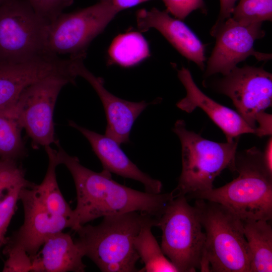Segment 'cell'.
Instances as JSON below:
<instances>
[{"label": "cell", "mask_w": 272, "mask_h": 272, "mask_svg": "<svg viewBox=\"0 0 272 272\" xmlns=\"http://www.w3.org/2000/svg\"><path fill=\"white\" fill-rule=\"evenodd\" d=\"M261 25L262 23H241L230 17L214 26L211 35L216 37V44L207 61L205 76L218 73L227 75L250 56L258 61L270 59L271 54L257 51L254 48L255 41L265 35Z\"/></svg>", "instance_id": "cell-10"}, {"label": "cell", "mask_w": 272, "mask_h": 272, "mask_svg": "<svg viewBox=\"0 0 272 272\" xmlns=\"http://www.w3.org/2000/svg\"><path fill=\"white\" fill-rule=\"evenodd\" d=\"M194 206L206 234L201 271L250 272L251 255L242 220L215 202L196 199Z\"/></svg>", "instance_id": "cell-4"}, {"label": "cell", "mask_w": 272, "mask_h": 272, "mask_svg": "<svg viewBox=\"0 0 272 272\" xmlns=\"http://www.w3.org/2000/svg\"><path fill=\"white\" fill-rule=\"evenodd\" d=\"M166 11L180 20H184L192 11L205 9L203 0H162Z\"/></svg>", "instance_id": "cell-29"}, {"label": "cell", "mask_w": 272, "mask_h": 272, "mask_svg": "<svg viewBox=\"0 0 272 272\" xmlns=\"http://www.w3.org/2000/svg\"><path fill=\"white\" fill-rule=\"evenodd\" d=\"M100 1H106V0H100Z\"/></svg>", "instance_id": "cell-35"}, {"label": "cell", "mask_w": 272, "mask_h": 272, "mask_svg": "<svg viewBox=\"0 0 272 272\" xmlns=\"http://www.w3.org/2000/svg\"><path fill=\"white\" fill-rule=\"evenodd\" d=\"M110 0L70 13H61L47 27L46 50L52 54L86 56L91 41L118 13Z\"/></svg>", "instance_id": "cell-7"}, {"label": "cell", "mask_w": 272, "mask_h": 272, "mask_svg": "<svg viewBox=\"0 0 272 272\" xmlns=\"http://www.w3.org/2000/svg\"><path fill=\"white\" fill-rule=\"evenodd\" d=\"M238 0H220V11L217 21L214 26L218 25L231 17L233 10Z\"/></svg>", "instance_id": "cell-31"}, {"label": "cell", "mask_w": 272, "mask_h": 272, "mask_svg": "<svg viewBox=\"0 0 272 272\" xmlns=\"http://www.w3.org/2000/svg\"><path fill=\"white\" fill-rule=\"evenodd\" d=\"M4 254L7 256L3 271L28 272L32 270V259L22 248L5 245Z\"/></svg>", "instance_id": "cell-27"}, {"label": "cell", "mask_w": 272, "mask_h": 272, "mask_svg": "<svg viewBox=\"0 0 272 272\" xmlns=\"http://www.w3.org/2000/svg\"><path fill=\"white\" fill-rule=\"evenodd\" d=\"M44 148L48 157L47 169L42 182L35 184L34 189L39 200L49 214L70 219L73 224V210L63 196L56 180V168L59 165L56 158V150L50 146Z\"/></svg>", "instance_id": "cell-20"}, {"label": "cell", "mask_w": 272, "mask_h": 272, "mask_svg": "<svg viewBox=\"0 0 272 272\" xmlns=\"http://www.w3.org/2000/svg\"><path fill=\"white\" fill-rule=\"evenodd\" d=\"M34 184L17 185L9 190L0 201V248L6 242L5 235L15 214L21 190L24 187H32Z\"/></svg>", "instance_id": "cell-26"}, {"label": "cell", "mask_w": 272, "mask_h": 272, "mask_svg": "<svg viewBox=\"0 0 272 272\" xmlns=\"http://www.w3.org/2000/svg\"><path fill=\"white\" fill-rule=\"evenodd\" d=\"M71 83L58 76L46 78L25 89L14 104L17 116L34 149L57 145L53 123L55 103L61 89Z\"/></svg>", "instance_id": "cell-9"}, {"label": "cell", "mask_w": 272, "mask_h": 272, "mask_svg": "<svg viewBox=\"0 0 272 272\" xmlns=\"http://www.w3.org/2000/svg\"><path fill=\"white\" fill-rule=\"evenodd\" d=\"M115 8L120 11L150 0H110Z\"/></svg>", "instance_id": "cell-33"}, {"label": "cell", "mask_w": 272, "mask_h": 272, "mask_svg": "<svg viewBox=\"0 0 272 272\" xmlns=\"http://www.w3.org/2000/svg\"><path fill=\"white\" fill-rule=\"evenodd\" d=\"M136 17L141 31L156 29L182 55L204 70L205 46L182 20L171 17L167 11L155 8L140 10Z\"/></svg>", "instance_id": "cell-16"}, {"label": "cell", "mask_w": 272, "mask_h": 272, "mask_svg": "<svg viewBox=\"0 0 272 272\" xmlns=\"http://www.w3.org/2000/svg\"><path fill=\"white\" fill-rule=\"evenodd\" d=\"M256 124L258 126L255 129L254 134L259 137L271 136L272 134V115L265 111L258 113L255 118Z\"/></svg>", "instance_id": "cell-30"}, {"label": "cell", "mask_w": 272, "mask_h": 272, "mask_svg": "<svg viewBox=\"0 0 272 272\" xmlns=\"http://www.w3.org/2000/svg\"><path fill=\"white\" fill-rule=\"evenodd\" d=\"M181 146L182 171L174 197L186 196L213 188L215 178L226 168L233 170L238 140L218 143L188 130L183 119L173 128Z\"/></svg>", "instance_id": "cell-5"}, {"label": "cell", "mask_w": 272, "mask_h": 272, "mask_svg": "<svg viewBox=\"0 0 272 272\" xmlns=\"http://www.w3.org/2000/svg\"><path fill=\"white\" fill-rule=\"evenodd\" d=\"M48 24L28 0H8L0 6V61H20L48 53Z\"/></svg>", "instance_id": "cell-8"}, {"label": "cell", "mask_w": 272, "mask_h": 272, "mask_svg": "<svg viewBox=\"0 0 272 272\" xmlns=\"http://www.w3.org/2000/svg\"><path fill=\"white\" fill-rule=\"evenodd\" d=\"M216 87L231 99L237 112L254 129L257 114L271 106L272 75L262 67L236 66L218 81Z\"/></svg>", "instance_id": "cell-11"}, {"label": "cell", "mask_w": 272, "mask_h": 272, "mask_svg": "<svg viewBox=\"0 0 272 272\" xmlns=\"http://www.w3.org/2000/svg\"><path fill=\"white\" fill-rule=\"evenodd\" d=\"M178 77L186 90V96L176 104L187 113L200 108L222 130L227 142H231L244 133H254L239 113L211 99L204 94L194 82L189 70L184 67L177 70Z\"/></svg>", "instance_id": "cell-15"}, {"label": "cell", "mask_w": 272, "mask_h": 272, "mask_svg": "<svg viewBox=\"0 0 272 272\" xmlns=\"http://www.w3.org/2000/svg\"><path fill=\"white\" fill-rule=\"evenodd\" d=\"M22 129L14 105L0 108V159L18 161L26 156Z\"/></svg>", "instance_id": "cell-22"}, {"label": "cell", "mask_w": 272, "mask_h": 272, "mask_svg": "<svg viewBox=\"0 0 272 272\" xmlns=\"http://www.w3.org/2000/svg\"><path fill=\"white\" fill-rule=\"evenodd\" d=\"M34 186L21 190L19 200L23 206L24 223L6 239L4 244L23 248L31 258L38 252L49 236L67 228L72 229L73 226L70 219L53 216L47 211L38 198Z\"/></svg>", "instance_id": "cell-13"}, {"label": "cell", "mask_w": 272, "mask_h": 272, "mask_svg": "<svg viewBox=\"0 0 272 272\" xmlns=\"http://www.w3.org/2000/svg\"><path fill=\"white\" fill-rule=\"evenodd\" d=\"M71 70L74 75L85 79L95 90L101 100L105 112L107 125L105 134L119 144H127L133 123L141 113L152 102H139L121 99L109 92L104 81L96 77L85 66L83 57L71 58Z\"/></svg>", "instance_id": "cell-14"}, {"label": "cell", "mask_w": 272, "mask_h": 272, "mask_svg": "<svg viewBox=\"0 0 272 272\" xmlns=\"http://www.w3.org/2000/svg\"><path fill=\"white\" fill-rule=\"evenodd\" d=\"M42 248L32 259L34 272H83L86 265L79 247L68 233L57 232L49 236Z\"/></svg>", "instance_id": "cell-18"}, {"label": "cell", "mask_w": 272, "mask_h": 272, "mask_svg": "<svg viewBox=\"0 0 272 272\" xmlns=\"http://www.w3.org/2000/svg\"><path fill=\"white\" fill-rule=\"evenodd\" d=\"M18 161L0 159V201L9 190L20 184L32 185Z\"/></svg>", "instance_id": "cell-25"}, {"label": "cell", "mask_w": 272, "mask_h": 272, "mask_svg": "<svg viewBox=\"0 0 272 272\" xmlns=\"http://www.w3.org/2000/svg\"><path fill=\"white\" fill-rule=\"evenodd\" d=\"M112 61L123 67L133 66L148 57V44L138 32L120 34L115 38L108 49Z\"/></svg>", "instance_id": "cell-23"}, {"label": "cell", "mask_w": 272, "mask_h": 272, "mask_svg": "<svg viewBox=\"0 0 272 272\" xmlns=\"http://www.w3.org/2000/svg\"><path fill=\"white\" fill-rule=\"evenodd\" d=\"M149 216L131 212L104 216L97 225L79 227L75 242L84 256L91 259L101 271H139L136 264L140 257L133 241Z\"/></svg>", "instance_id": "cell-3"}, {"label": "cell", "mask_w": 272, "mask_h": 272, "mask_svg": "<svg viewBox=\"0 0 272 272\" xmlns=\"http://www.w3.org/2000/svg\"><path fill=\"white\" fill-rule=\"evenodd\" d=\"M158 219L149 216L133 241L134 248L145 266L139 271L178 272L177 268L163 253L151 229L157 226Z\"/></svg>", "instance_id": "cell-21"}, {"label": "cell", "mask_w": 272, "mask_h": 272, "mask_svg": "<svg viewBox=\"0 0 272 272\" xmlns=\"http://www.w3.org/2000/svg\"><path fill=\"white\" fill-rule=\"evenodd\" d=\"M71 64L70 57L49 53L20 61H0V108L14 105L25 89L48 77H62L75 84Z\"/></svg>", "instance_id": "cell-12"}, {"label": "cell", "mask_w": 272, "mask_h": 272, "mask_svg": "<svg viewBox=\"0 0 272 272\" xmlns=\"http://www.w3.org/2000/svg\"><path fill=\"white\" fill-rule=\"evenodd\" d=\"M251 255L250 272L272 271V228L267 221L242 220Z\"/></svg>", "instance_id": "cell-19"}, {"label": "cell", "mask_w": 272, "mask_h": 272, "mask_svg": "<svg viewBox=\"0 0 272 272\" xmlns=\"http://www.w3.org/2000/svg\"><path fill=\"white\" fill-rule=\"evenodd\" d=\"M264 164L268 171L272 174V139L269 138L262 153Z\"/></svg>", "instance_id": "cell-32"}, {"label": "cell", "mask_w": 272, "mask_h": 272, "mask_svg": "<svg viewBox=\"0 0 272 272\" xmlns=\"http://www.w3.org/2000/svg\"><path fill=\"white\" fill-rule=\"evenodd\" d=\"M36 12L49 24L73 3V0H28Z\"/></svg>", "instance_id": "cell-28"}, {"label": "cell", "mask_w": 272, "mask_h": 272, "mask_svg": "<svg viewBox=\"0 0 272 272\" xmlns=\"http://www.w3.org/2000/svg\"><path fill=\"white\" fill-rule=\"evenodd\" d=\"M231 17L245 24L271 21L272 0H239Z\"/></svg>", "instance_id": "cell-24"}, {"label": "cell", "mask_w": 272, "mask_h": 272, "mask_svg": "<svg viewBox=\"0 0 272 272\" xmlns=\"http://www.w3.org/2000/svg\"><path fill=\"white\" fill-rule=\"evenodd\" d=\"M70 126L79 131L89 141L93 151L100 160L103 169L111 173L141 182L147 192H161L162 182L141 170L122 151L119 144L105 134H101L69 121Z\"/></svg>", "instance_id": "cell-17"}, {"label": "cell", "mask_w": 272, "mask_h": 272, "mask_svg": "<svg viewBox=\"0 0 272 272\" xmlns=\"http://www.w3.org/2000/svg\"><path fill=\"white\" fill-rule=\"evenodd\" d=\"M8 0H0V6H1L2 4H3L4 3L7 2Z\"/></svg>", "instance_id": "cell-34"}, {"label": "cell", "mask_w": 272, "mask_h": 272, "mask_svg": "<svg viewBox=\"0 0 272 272\" xmlns=\"http://www.w3.org/2000/svg\"><path fill=\"white\" fill-rule=\"evenodd\" d=\"M58 165H64L71 173L77 193V206L73 210V228L106 216L138 212L159 219L174 197L172 192L154 194L140 191L121 184L103 169L92 171L82 165L79 159L70 155L57 145Z\"/></svg>", "instance_id": "cell-1"}, {"label": "cell", "mask_w": 272, "mask_h": 272, "mask_svg": "<svg viewBox=\"0 0 272 272\" xmlns=\"http://www.w3.org/2000/svg\"><path fill=\"white\" fill-rule=\"evenodd\" d=\"M157 226L162 230L161 249L178 272L200 269L206 234L196 209L185 196L170 201Z\"/></svg>", "instance_id": "cell-6"}, {"label": "cell", "mask_w": 272, "mask_h": 272, "mask_svg": "<svg viewBox=\"0 0 272 272\" xmlns=\"http://www.w3.org/2000/svg\"><path fill=\"white\" fill-rule=\"evenodd\" d=\"M233 171L238 176L225 185L185 196L221 204L242 220L272 218V174L262 152L253 147L236 153Z\"/></svg>", "instance_id": "cell-2"}]
</instances>
